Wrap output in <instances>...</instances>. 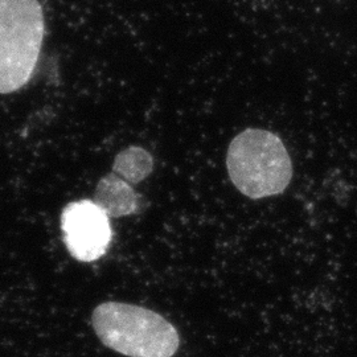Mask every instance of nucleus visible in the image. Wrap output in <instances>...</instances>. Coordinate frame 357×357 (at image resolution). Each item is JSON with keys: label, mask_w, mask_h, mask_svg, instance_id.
Here are the masks:
<instances>
[{"label": "nucleus", "mask_w": 357, "mask_h": 357, "mask_svg": "<svg viewBox=\"0 0 357 357\" xmlns=\"http://www.w3.org/2000/svg\"><path fill=\"white\" fill-rule=\"evenodd\" d=\"M93 202L100 205L109 217L128 216L138 208L134 190L126 180L115 175H109L100 181Z\"/></svg>", "instance_id": "nucleus-5"}, {"label": "nucleus", "mask_w": 357, "mask_h": 357, "mask_svg": "<svg viewBox=\"0 0 357 357\" xmlns=\"http://www.w3.org/2000/svg\"><path fill=\"white\" fill-rule=\"evenodd\" d=\"M61 229L69 255L81 262L100 259L113 237L109 216L93 200L66 205L61 213Z\"/></svg>", "instance_id": "nucleus-4"}, {"label": "nucleus", "mask_w": 357, "mask_h": 357, "mask_svg": "<svg viewBox=\"0 0 357 357\" xmlns=\"http://www.w3.org/2000/svg\"><path fill=\"white\" fill-rule=\"evenodd\" d=\"M227 168L234 187L253 200L283 193L293 178L281 138L261 128H246L230 142Z\"/></svg>", "instance_id": "nucleus-2"}, {"label": "nucleus", "mask_w": 357, "mask_h": 357, "mask_svg": "<svg viewBox=\"0 0 357 357\" xmlns=\"http://www.w3.org/2000/svg\"><path fill=\"white\" fill-rule=\"evenodd\" d=\"M44 38L38 0H0V94L23 88L33 75Z\"/></svg>", "instance_id": "nucleus-3"}, {"label": "nucleus", "mask_w": 357, "mask_h": 357, "mask_svg": "<svg viewBox=\"0 0 357 357\" xmlns=\"http://www.w3.org/2000/svg\"><path fill=\"white\" fill-rule=\"evenodd\" d=\"M91 326L105 347L128 357H172L180 345L175 327L149 308L106 302L96 307Z\"/></svg>", "instance_id": "nucleus-1"}, {"label": "nucleus", "mask_w": 357, "mask_h": 357, "mask_svg": "<svg viewBox=\"0 0 357 357\" xmlns=\"http://www.w3.org/2000/svg\"><path fill=\"white\" fill-rule=\"evenodd\" d=\"M114 169L123 178L138 183L146 178L153 169V159L150 153L142 149H128L115 160Z\"/></svg>", "instance_id": "nucleus-6"}]
</instances>
